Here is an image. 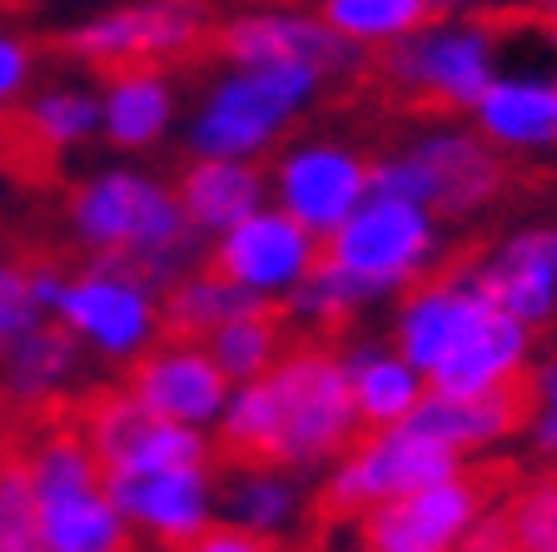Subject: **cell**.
<instances>
[{"instance_id": "cell-19", "label": "cell", "mask_w": 557, "mask_h": 552, "mask_svg": "<svg viewBox=\"0 0 557 552\" xmlns=\"http://www.w3.org/2000/svg\"><path fill=\"white\" fill-rule=\"evenodd\" d=\"M344 368L348 383H354V398H359L363 428L408 424L418 414V403L429 398V379L394 344H354L344 354Z\"/></svg>"}, {"instance_id": "cell-30", "label": "cell", "mask_w": 557, "mask_h": 552, "mask_svg": "<svg viewBox=\"0 0 557 552\" xmlns=\"http://www.w3.org/2000/svg\"><path fill=\"white\" fill-rule=\"evenodd\" d=\"M35 60H40V50H35L25 35L0 25V110L25 95V85H30V75H35Z\"/></svg>"}, {"instance_id": "cell-32", "label": "cell", "mask_w": 557, "mask_h": 552, "mask_svg": "<svg viewBox=\"0 0 557 552\" xmlns=\"http://www.w3.org/2000/svg\"><path fill=\"white\" fill-rule=\"evenodd\" d=\"M458 552H518V548H512L508 518H503V507H498V503H487V507H483V518H478L473 528L463 532Z\"/></svg>"}, {"instance_id": "cell-20", "label": "cell", "mask_w": 557, "mask_h": 552, "mask_svg": "<svg viewBox=\"0 0 557 552\" xmlns=\"http://www.w3.org/2000/svg\"><path fill=\"white\" fill-rule=\"evenodd\" d=\"M174 115V81L170 70H120L104 75V95H100V125L110 135V145L125 150H145L170 130Z\"/></svg>"}, {"instance_id": "cell-5", "label": "cell", "mask_w": 557, "mask_h": 552, "mask_svg": "<svg viewBox=\"0 0 557 552\" xmlns=\"http://www.w3.org/2000/svg\"><path fill=\"white\" fill-rule=\"evenodd\" d=\"M324 81L313 65H234L209 85L189 145L199 155L255 160L309 110Z\"/></svg>"}, {"instance_id": "cell-29", "label": "cell", "mask_w": 557, "mask_h": 552, "mask_svg": "<svg viewBox=\"0 0 557 552\" xmlns=\"http://www.w3.org/2000/svg\"><path fill=\"white\" fill-rule=\"evenodd\" d=\"M30 523H35V483L21 458L0 473V552H11L15 538H21Z\"/></svg>"}, {"instance_id": "cell-14", "label": "cell", "mask_w": 557, "mask_h": 552, "mask_svg": "<svg viewBox=\"0 0 557 552\" xmlns=\"http://www.w3.org/2000/svg\"><path fill=\"white\" fill-rule=\"evenodd\" d=\"M478 284L528 329H543L557 319V230L553 224H528L508 234L498 249L468 265Z\"/></svg>"}, {"instance_id": "cell-15", "label": "cell", "mask_w": 557, "mask_h": 552, "mask_svg": "<svg viewBox=\"0 0 557 552\" xmlns=\"http://www.w3.org/2000/svg\"><path fill=\"white\" fill-rule=\"evenodd\" d=\"M473 125L503 155L557 150V75H493L473 105Z\"/></svg>"}, {"instance_id": "cell-23", "label": "cell", "mask_w": 557, "mask_h": 552, "mask_svg": "<svg viewBox=\"0 0 557 552\" xmlns=\"http://www.w3.org/2000/svg\"><path fill=\"white\" fill-rule=\"evenodd\" d=\"M75 364V323L60 314L50 323H30L0 358V393L5 398H40L50 383Z\"/></svg>"}, {"instance_id": "cell-28", "label": "cell", "mask_w": 557, "mask_h": 552, "mask_svg": "<svg viewBox=\"0 0 557 552\" xmlns=\"http://www.w3.org/2000/svg\"><path fill=\"white\" fill-rule=\"evenodd\" d=\"M164 552H278L274 532L244 528V523H199L189 532L160 538Z\"/></svg>"}, {"instance_id": "cell-8", "label": "cell", "mask_w": 557, "mask_h": 552, "mask_svg": "<svg viewBox=\"0 0 557 552\" xmlns=\"http://www.w3.org/2000/svg\"><path fill=\"white\" fill-rule=\"evenodd\" d=\"M463 468V458L423 433L418 424H388V428H363L344 453H338L334 478L319 493V513L329 518H359L369 507L388 503L398 493H413L423 483H438Z\"/></svg>"}, {"instance_id": "cell-7", "label": "cell", "mask_w": 557, "mask_h": 552, "mask_svg": "<svg viewBox=\"0 0 557 552\" xmlns=\"http://www.w3.org/2000/svg\"><path fill=\"white\" fill-rule=\"evenodd\" d=\"M55 46L70 60L90 65L100 81L145 65L174 70L209 46V15L205 0H129V5L70 25Z\"/></svg>"}, {"instance_id": "cell-31", "label": "cell", "mask_w": 557, "mask_h": 552, "mask_svg": "<svg viewBox=\"0 0 557 552\" xmlns=\"http://www.w3.org/2000/svg\"><path fill=\"white\" fill-rule=\"evenodd\" d=\"M533 443L537 453H547V458H557V358H547L543 368H537V389H533Z\"/></svg>"}, {"instance_id": "cell-9", "label": "cell", "mask_w": 557, "mask_h": 552, "mask_svg": "<svg viewBox=\"0 0 557 552\" xmlns=\"http://www.w3.org/2000/svg\"><path fill=\"white\" fill-rule=\"evenodd\" d=\"M487 483L473 473H453L438 483H423L413 493H398L388 503L359 513V548L363 552H458L463 532L483 518Z\"/></svg>"}, {"instance_id": "cell-34", "label": "cell", "mask_w": 557, "mask_h": 552, "mask_svg": "<svg viewBox=\"0 0 557 552\" xmlns=\"http://www.w3.org/2000/svg\"><path fill=\"white\" fill-rule=\"evenodd\" d=\"M438 5H443V11H483V5H498V0H438Z\"/></svg>"}, {"instance_id": "cell-3", "label": "cell", "mask_w": 557, "mask_h": 552, "mask_svg": "<svg viewBox=\"0 0 557 552\" xmlns=\"http://www.w3.org/2000/svg\"><path fill=\"white\" fill-rule=\"evenodd\" d=\"M508 40L493 5L463 15H438L423 30L373 50L383 85L418 110H468L498 75V46Z\"/></svg>"}, {"instance_id": "cell-18", "label": "cell", "mask_w": 557, "mask_h": 552, "mask_svg": "<svg viewBox=\"0 0 557 552\" xmlns=\"http://www.w3.org/2000/svg\"><path fill=\"white\" fill-rule=\"evenodd\" d=\"M174 199L189 224L199 230H234L264 205V170L255 160H224V155H199L174 184Z\"/></svg>"}, {"instance_id": "cell-26", "label": "cell", "mask_w": 557, "mask_h": 552, "mask_svg": "<svg viewBox=\"0 0 557 552\" xmlns=\"http://www.w3.org/2000/svg\"><path fill=\"white\" fill-rule=\"evenodd\" d=\"M234 478H239V483L230 488V507L244 528L278 532L299 513V493H294L289 473L269 468V473H234Z\"/></svg>"}, {"instance_id": "cell-33", "label": "cell", "mask_w": 557, "mask_h": 552, "mask_svg": "<svg viewBox=\"0 0 557 552\" xmlns=\"http://www.w3.org/2000/svg\"><path fill=\"white\" fill-rule=\"evenodd\" d=\"M528 11H533L537 35H547V40L557 46V0H528Z\"/></svg>"}, {"instance_id": "cell-4", "label": "cell", "mask_w": 557, "mask_h": 552, "mask_svg": "<svg viewBox=\"0 0 557 552\" xmlns=\"http://www.w3.org/2000/svg\"><path fill=\"white\" fill-rule=\"evenodd\" d=\"M443 219L429 205L404 195L369 189L363 205L338 224L334 234L319 240V259L344 269L354 284L373 299L404 294L418 279H429L443 259Z\"/></svg>"}, {"instance_id": "cell-21", "label": "cell", "mask_w": 557, "mask_h": 552, "mask_svg": "<svg viewBox=\"0 0 557 552\" xmlns=\"http://www.w3.org/2000/svg\"><path fill=\"white\" fill-rule=\"evenodd\" d=\"M55 304L81 334L100 339V344L115 348V354L120 348H135L139 339H145V329H150V304H145V294L110 274H95V279H85V284L60 289Z\"/></svg>"}, {"instance_id": "cell-24", "label": "cell", "mask_w": 557, "mask_h": 552, "mask_svg": "<svg viewBox=\"0 0 557 552\" xmlns=\"http://www.w3.org/2000/svg\"><path fill=\"white\" fill-rule=\"evenodd\" d=\"M319 15L334 25L344 40L363 50H383L404 40V35L423 30L429 21L448 15L438 0H319Z\"/></svg>"}, {"instance_id": "cell-27", "label": "cell", "mask_w": 557, "mask_h": 552, "mask_svg": "<svg viewBox=\"0 0 557 552\" xmlns=\"http://www.w3.org/2000/svg\"><path fill=\"white\" fill-rule=\"evenodd\" d=\"M25 115L35 120V130H40L60 155H65L70 145H81V139L100 125V100L85 90H46L40 100L25 105Z\"/></svg>"}, {"instance_id": "cell-2", "label": "cell", "mask_w": 557, "mask_h": 552, "mask_svg": "<svg viewBox=\"0 0 557 552\" xmlns=\"http://www.w3.org/2000/svg\"><path fill=\"white\" fill-rule=\"evenodd\" d=\"M533 334L537 329L512 319L468 265L404 289L394 319V348L438 393L518 389L533 368Z\"/></svg>"}, {"instance_id": "cell-16", "label": "cell", "mask_w": 557, "mask_h": 552, "mask_svg": "<svg viewBox=\"0 0 557 552\" xmlns=\"http://www.w3.org/2000/svg\"><path fill=\"white\" fill-rule=\"evenodd\" d=\"M104 493L110 503L125 513L160 528V538L174 532H189L205 523V493L209 478L205 468H189V463H174V468H135V473H115L104 478Z\"/></svg>"}, {"instance_id": "cell-10", "label": "cell", "mask_w": 557, "mask_h": 552, "mask_svg": "<svg viewBox=\"0 0 557 552\" xmlns=\"http://www.w3.org/2000/svg\"><path fill=\"white\" fill-rule=\"evenodd\" d=\"M209 50L230 65H313L324 75H359L363 46L344 40L324 15L244 11L209 30Z\"/></svg>"}, {"instance_id": "cell-25", "label": "cell", "mask_w": 557, "mask_h": 552, "mask_svg": "<svg viewBox=\"0 0 557 552\" xmlns=\"http://www.w3.org/2000/svg\"><path fill=\"white\" fill-rule=\"evenodd\" d=\"M498 507L518 552H557V473L518 483Z\"/></svg>"}, {"instance_id": "cell-22", "label": "cell", "mask_w": 557, "mask_h": 552, "mask_svg": "<svg viewBox=\"0 0 557 552\" xmlns=\"http://www.w3.org/2000/svg\"><path fill=\"white\" fill-rule=\"evenodd\" d=\"M289 294H269L264 304H255L249 314L230 319L224 329H214L205 344V354L230 373V383H249L259 373L278 364V354L289 348Z\"/></svg>"}, {"instance_id": "cell-13", "label": "cell", "mask_w": 557, "mask_h": 552, "mask_svg": "<svg viewBox=\"0 0 557 552\" xmlns=\"http://www.w3.org/2000/svg\"><path fill=\"white\" fill-rule=\"evenodd\" d=\"M139 403H150L154 414L174 418V424H199V418L220 414L224 393H230V373L199 344H170L154 339L150 348H139L125 368V383Z\"/></svg>"}, {"instance_id": "cell-12", "label": "cell", "mask_w": 557, "mask_h": 552, "mask_svg": "<svg viewBox=\"0 0 557 552\" xmlns=\"http://www.w3.org/2000/svg\"><path fill=\"white\" fill-rule=\"evenodd\" d=\"M369 174L373 164L359 150L334 145V139H313V145H299L274 164V195L278 209H289L304 230L324 240L363 205Z\"/></svg>"}, {"instance_id": "cell-17", "label": "cell", "mask_w": 557, "mask_h": 552, "mask_svg": "<svg viewBox=\"0 0 557 552\" xmlns=\"http://www.w3.org/2000/svg\"><path fill=\"white\" fill-rule=\"evenodd\" d=\"M408 424H418L423 433L448 443L458 458H468V453H487L498 449L503 438H512V428L522 424V403H518V389H503V393L429 389V398L418 403V414Z\"/></svg>"}, {"instance_id": "cell-6", "label": "cell", "mask_w": 557, "mask_h": 552, "mask_svg": "<svg viewBox=\"0 0 557 552\" xmlns=\"http://www.w3.org/2000/svg\"><path fill=\"white\" fill-rule=\"evenodd\" d=\"M503 184H508L503 150L487 145L478 130H429L408 150L379 160L369 174V189L418 199L438 219L478 214L503 195Z\"/></svg>"}, {"instance_id": "cell-11", "label": "cell", "mask_w": 557, "mask_h": 552, "mask_svg": "<svg viewBox=\"0 0 557 552\" xmlns=\"http://www.w3.org/2000/svg\"><path fill=\"white\" fill-rule=\"evenodd\" d=\"M313 265H319V234L304 230L289 209H255L205 254L199 274L255 294H289Z\"/></svg>"}, {"instance_id": "cell-1", "label": "cell", "mask_w": 557, "mask_h": 552, "mask_svg": "<svg viewBox=\"0 0 557 552\" xmlns=\"http://www.w3.org/2000/svg\"><path fill=\"white\" fill-rule=\"evenodd\" d=\"M359 433L363 418L344 354L324 348L319 339H299L278 354L269 373L239 389L209 443V458L230 473H289L338 458Z\"/></svg>"}]
</instances>
